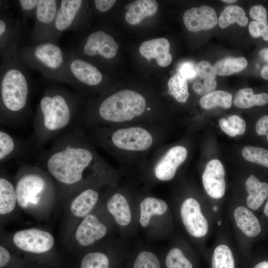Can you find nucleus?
Here are the masks:
<instances>
[{"instance_id": "f257e3e1", "label": "nucleus", "mask_w": 268, "mask_h": 268, "mask_svg": "<svg viewBox=\"0 0 268 268\" xmlns=\"http://www.w3.org/2000/svg\"><path fill=\"white\" fill-rule=\"evenodd\" d=\"M83 127L76 123L40 151L38 162L65 189L78 187L90 169L103 166L88 142Z\"/></svg>"}, {"instance_id": "f03ea898", "label": "nucleus", "mask_w": 268, "mask_h": 268, "mask_svg": "<svg viewBox=\"0 0 268 268\" xmlns=\"http://www.w3.org/2000/svg\"><path fill=\"white\" fill-rule=\"evenodd\" d=\"M84 103L83 94L78 92L57 83L48 85L34 117L32 148L41 151L48 142L74 125Z\"/></svg>"}, {"instance_id": "7ed1b4c3", "label": "nucleus", "mask_w": 268, "mask_h": 268, "mask_svg": "<svg viewBox=\"0 0 268 268\" xmlns=\"http://www.w3.org/2000/svg\"><path fill=\"white\" fill-rule=\"evenodd\" d=\"M0 122L13 125L30 114L31 81L18 50L0 58Z\"/></svg>"}, {"instance_id": "20e7f679", "label": "nucleus", "mask_w": 268, "mask_h": 268, "mask_svg": "<svg viewBox=\"0 0 268 268\" xmlns=\"http://www.w3.org/2000/svg\"><path fill=\"white\" fill-rule=\"evenodd\" d=\"M146 101L140 94L129 89L121 90L105 97L95 109L82 107L76 123L90 127L98 123H119L141 115Z\"/></svg>"}, {"instance_id": "39448f33", "label": "nucleus", "mask_w": 268, "mask_h": 268, "mask_svg": "<svg viewBox=\"0 0 268 268\" xmlns=\"http://www.w3.org/2000/svg\"><path fill=\"white\" fill-rule=\"evenodd\" d=\"M18 56L27 68L39 71L49 80L64 83L67 52L57 43L45 41L21 46Z\"/></svg>"}, {"instance_id": "423d86ee", "label": "nucleus", "mask_w": 268, "mask_h": 268, "mask_svg": "<svg viewBox=\"0 0 268 268\" xmlns=\"http://www.w3.org/2000/svg\"><path fill=\"white\" fill-rule=\"evenodd\" d=\"M46 172L40 167L22 165L15 185L17 203L21 208L28 204H37L51 189Z\"/></svg>"}, {"instance_id": "0eeeda50", "label": "nucleus", "mask_w": 268, "mask_h": 268, "mask_svg": "<svg viewBox=\"0 0 268 268\" xmlns=\"http://www.w3.org/2000/svg\"><path fill=\"white\" fill-rule=\"evenodd\" d=\"M93 134V138L101 144L111 145L127 151H144L149 148L153 143L151 134L138 127L119 129L110 133L97 130Z\"/></svg>"}, {"instance_id": "6e6552de", "label": "nucleus", "mask_w": 268, "mask_h": 268, "mask_svg": "<svg viewBox=\"0 0 268 268\" xmlns=\"http://www.w3.org/2000/svg\"><path fill=\"white\" fill-rule=\"evenodd\" d=\"M103 79V73L95 65L70 50L67 52L65 84L83 94L85 89L100 85Z\"/></svg>"}, {"instance_id": "1a4fd4ad", "label": "nucleus", "mask_w": 268, "mask_h": 268, "mask_svg": "<svg viewBox=\"0 0 268 268\" xmlns=\"http://www.w3.org/2000/svg\"><path fill=\"white\" fill-rule=\"evenodd\" d=\"M86 3L82 0H61L53 26L46 41L57 43L64 32L80 30L85 20Z\"/></svg>"}, {"instance_id": "9d476101", "label": "nucleus", "mask_w": 268, "mask_h": 268, "mask_svg": "<svg viewBox=\"0 0 268 268\" xmlns=\"http://www.w3.org/2000/svg\"><path fill=\"white\" fill-rule=\"evenodd\" d=\"M118 49L119 45L113 37L100 29L82 39L70 50L85 60L97 57L110 60L116 56Z\"/></svg>"}, {"instance_id": "9b49d317", "label": "nucleus", "mask_w": 268, "mask_h": 268, "mask_svg": "<svg viewBox=\"0 0 268 268\" xmlns=\"http://www.w3.org/2000/svg\"><path fill=\"white\" fill-rule=\"evenodd\" d=\"M0 1V58H2L21 47L26 30L25 22L10 14L6 2Z\"/></svg>"}, {"instance_id": "f8f14e48", "label": "nucleus", "mask_w": 268, "mask_h": 268, "mask_svg": "<svg viewBox=\"0 0 268 268\" xmlns=\"http://www.w3.org/2000/svg\"><path fill=\"white\" fill-rule=\"evenodd\" d=\"M61 0H39L33 28L30 34L31 44L46 41L53 26Z\"/></svg>"}, {"instance_id": "ddd939ff", "label": "nucleus", "mask_w": 268, "mask_h": 268, "mask_svg": "<svg viewBox=\"0 0 268 268\" xmlns=\"http://www.w3.org/2000/svg\"><path fill=\"white\" fill-rule=\"evenodd\" d=\"M12 240L19 249L35 254L50 250L55 243L54 238L51 233L36 228L18 231L14 234Z\"/></svg>"}, {"instance_id": "4468645a", "label": "nucleus", "mask_w": 268, "mask_h": 268, "mask_svg": "<svg viewBox=\"0 0 268 268\" xmlns=\"http://www.w3.org/2000/svg\"><path fill=\"white\" fill-rule=\"evenodd\" d=\"M182 222L188 232L195 238L204 237L209 230V223L203 215L201 205L194 198L186 199L180 207Z\"/></svg>"}, {"instance_id": "2eb2a0df", "label": "nucleus", "mask_w": 268, "mask_h": 268, "mask_svg": "<svg viewBox=\"0 0 268 268\" xmlns=\"http://www.w3.org/2000/svg\"><path fill=\"white\" fill-rule=\"evenodd\" d=\"M225 170L217 159L209 161L202 175V182L206 194L214 199H221L226 190Z\"/></svg>"}, {"instance_id": "dca6fc26", "label": "nucleus", "mask_w": 268, "mask_h": 268, "mask_svg": "<svg viewBox=\"0 0 268 268\" xmlns=\"http://www.w3.org/2000/svg\"><path fill=\"white\" fill-rule=\"evenodd\" d=\"M188 151L182 146H175L169 149L159 160L154 167L156 177L162 181L172 179L178 168L187 158Z\"/></svg>"}, {"instance_id": "f3484780", "label": "nucleus", "mask_w": 268, "mask_h": 268, "mask_svg": "<svg viewBox=\"0 0 268 268\" xmlns=\"http://www.w3.org/2000/svg\"><path fill=\"white\" fill-rule=\"evenodd\" d=\"M183 21L189 31L197 32L214 27L218 20L214 9L202 5L187 10L183 15Z\"/></svg>"}, {"instance_id": "a211bd4d", "label": "nucleus", "mask_w": 268, "mask_h": 268, "mask_svg": "<svg viewBox=\"0 0 268 268\" xmlns=\"http://www.w3.org/2000/svg\"><path fill=\"white\" fill-rule=\"evenodd\" d=\"M107 229L93 214L84 217L77 227L75 236L77 242L82 246H88L104 237Z\"/></svg>"}, {"instance_id": "6ab92c4d", "label": "nucleus", "mask_w": 268, "mask_h": 268, "mask_svg": "<svg viewBox=\"0 0 268 268\" xmlns=\"http://www.w3.org/2000/svg\"><path fill=\"white\" fill-rule=\"evenodd\" d=\"M169 51V42L165 38L145 41L139 48V53L147 61L155 59L157 64L161 67H167L172 62V57Z\"/></svg>"}, {"instance_id": "aec40b11", "label": "nucleus", "mask_w": 268, "mask_h": 268, "mask_svg": "<svg viewBox=\"0 0 268 268\" xmlns=\"http://www.w3.org/2000/svg\"><path fill=\"white\" fill-rule=\"evenodd\" d=\"M233 217L236 226L245 236L254 238L261 233L262 228L258 218L247 206H237L234 210Z\"/></svg>"}, {"instance_id": "412c9836", "label": "nucleus", "mask_w": 268, "mask_h": 268, "mask_svg": "<svg viewBox=\"0 0 268 268\" xmlns=\"http://www.w3.org/2000/svg\"><path fill=\"white\" fill-rule=\"evenodd\" d=\"M158 8L154 0H135L126 6V20L131 25H136L145 18L155 14Z\"/></svg>"}, {"instance_id": "4be33fe9", "label": "nucleus", "mask_w": 268, "mask_h": 268, "mask_svg": "<svg viewBox=\"0 0 268 268\" xmlns=\"http://www.w3.org/2000/svg\"><path fill=\"white\" fill-rule=\"evenodd\" d=\"M248 195L246 205L251 210L258 209L268 197V184L261 182L254 175H251L245 182Z\"/></svg>"}, {"instance_id": "5701e85b", "label": "nucleus", "mask_w": 268, "mask_h": 268, "mask_svg": "<svg viewBox=\"0 0 268 268\" xmlns=\"http://www.w3.org/2000/svg\"><path fill=\"white\" fill-rule=\"evenodd\" d=\"M26 145L7 132L0 130V162L3 163L9 159L23 156Z\"/></svg>"}, {"instance_id": "b1692460", "label": "nucleus", "mask_w": 268, "mask_h": 268, "mask_svg": "<svg viewBox=\"0 0 268 268\" xmlns=\"http://www.w3.org/2000/svg\"><path fill=\"white\" fill-rule=\"evenodd\" d=\"M99 193L93 189H86L77 195L72 201L70 210L77 217H84L88 214L97 202Z\"/></svg>"}, {"instance_id": "393cba45", "label": "nucleus", "mask_w": 268, "mask_h": 268, "mask_svg": "<svg viewBox=\"0 0 268 268\" xmlns=\"http://www.w3.org/2000/svg\"><path fill=\"white\" fill-rule=\"evenodd\" d=\"M108 211L113 216L117 224L126 226L131 221V212L128 202L122 194L112 195L107 203Z\"/></svg>"}, {"instance_id": "a878e982", "label": "nucleus", "mask_w": 268, "mask_h": 268, "mask_svg": "<svg viewBox=\"0 0 268 268\" xmlns=\"http://www.w3.org/2000/svg\"><path fill=\"white\" fill-rule=\"evenodd\" d=\"M140 216L139 222L142 227H146L152 215H163L167 210L166 202L162 200L153 197L143 199L140 203Z\"/></svg>"}, {"instance_id": "bb28decb", "label": "nucleus", "mask_w": 268, "mask_h": 268, "mask_svg": "<svg viewBox=\"0 0 268 268\" xmlns=\"http://www.w3.org/2000/svg\"><path fill=\"white\" fill-rule=\"evenodd\" d=\"M17 202L15 186L7 179L0 178V214L11 212Z\"/></svg>"}, {"instance_id": "cd10ccee", "label": "nucleus", "mask_w": 268, "mask_h": 268, "mask_svg": "<svg viewBox=\"0 0 268 268\" xmlns=\"http://www.w3.org/2000/svg\"><path fill=\"white\" fill-rule=\"evenodd\" d=\"M268 103V94L262 93L254 94L251 88L240 89L236 94L234 104L239 108L247 109L254 106H263Z\"/></svg>"}, {"instance_id": "c85d7f7f", "label": "nucleus", "mask_w": 268, "mask_h": 268, "mask_svg": "<svg viewBox=\"0 0 268 268\" xmlns=\"http://www.w3.org/2000/svg\"><path fill=\"white\" fill-rule=\"evenodd\" d=\"M237 22L245 27L248 23L244 10L238 5H229L224 8L218 18V24L221 28H227L230 24Z\"/></svg>"}, {"instance_id": "c756f323", "label": "nucleus", "mask_w": 268, "mask_h": 268, "mask_svg": "<svg viewBox=\"0 0 268 268\" xmlns=\"http://www.w3.org/2000/svg\"><path fill=\"white\" fill-rule=\"evenodd\" d=\"M244 57L226 58L217 61L213 66L214 70L220 76H226L241 71L247 66Z\"/></svg>"}, {"instance_id": "7c9ffc66", "label": "nucleus", "mask_w": 268, "mask_h": 268, "mask_svg": "<svg viewBox=\"0 0 268 268\" xmlns=\"http://www.w3.org/2000/svg\"><path fill=\"white\" fill-rule=\"evenodd\" d=\"M232 95L223 90H214L202 96L200 99L202 108L209 109L216 107L230 108L232 105Z\"/></svg>"}, {"instance_id": "2f4dec72", "label": "nucleus", "mask_w": 268, "mask_h": 268, "mask_svg": "<svg viewBox=\"0 0 268 268\" xmlns=\"http://www.w3.org/2000/svg\"><path fill=\"white\" fill-rule=\"evenodd\" d=\"M212 268H235V261L232 251L227 244L216 246L211 259Z\"/></svg>"}, {"instance_id": "473e14b6", "label": "nucleus", "mask_w": 268, "mask_h": 268, "mask_svg": "<svg viewBox=\"0 0 268 268\" xmlns=\"http://www.w3.org/2000/svg\"><path fill=\"white\" fill-rule=\"evenodd\" d=\"M169 94L180 103H185L189 96L187 79L179 73L174 74L168 82Z\"/></svg>"}, {"instance_id": "72a5a7b5", "label": "nucleus", "mask_w": 268, "mask_h": 268, "mask_svg": "<svg viewBox=\"0 0 268 268\" xmlns=\"http://www.w3.org/2000/svg\"><path fill=\"white\" fill-rule=\"evenodd\" d=\"M243 157L248 161L268 168V150L264 148L246 146L242 151Z\"/></svg>"}, {"instance_id": "f704fd0d", "label": "nucleus", "mask_w": 268, "mask_h": 268, "mask_svg": "<svg viewBox=\"0 0 268 268\" xmlns=\"http://www.w3.org/2000/svg\"><path fill=\"white\" fill-rule=\"evenodd\" d=\"M165 265L167 268H193L191 262L178 248H172L168 252Z\"/></svg>"}, {"instance_id": "c9c22d12", "label": "nucleus", "mask_w": 268, "mask_h": 268, "mask_svg": "<svg viewBox=\"0 0 268 268\" xmlns=\"http://www.w3.org/2000/svg\"><path fill=\"white\" fill-rule=\"evenodd\" d=\"M109 259L100 252H91L85 255L80 263V268H109Z\"/></svg>"}, {"instance_id": "e433bc0d", "label": "nucleus", "mask_w": 268, "mask_h": 268, "mask_svg": "<svg viewBox=\"0 0 268 268\" xmlns=\"http://www.w3.org/2000/svg\"><path fill=\"white\" fill-rule=\"evenodd\" d=\"M133 268H160V264L154 254L143 251L137 256Z\"/></svg>"}, {"instance_id": "4c0bfd02", "label": "nucleus", "mask_w": 268, "mask_h": 268, "mask_svg": "<svg viewBox=\"0 0 268 268\" xmlns=\"http://www.w3.org/2000/svg\"><path fill=\"white\" fill-rule=\"evenodd\" d=\"M39 0H17L21 14L24 20L34 18L36 8Z\"/></svg>"}, {"instance_id": "58836bf2", "label": "nucleus", "mask_w": 268, "mask_h": 268, "mask_svg": "<svg viewBox=\"0 0 268 268\" xmlns=\"http://www.w3.org/2000/svg\"><path fill=\"white\" fill-rule=\"evenodd\" d=\"M216 85L215 79L202 80L200 79L194 82L193 89L197 94L203 96L214 91Z\"/></svg>"}, {"instance_id": "ea45409f", "label": "nucleus", "mask_w": 268, "mask_h": 268, "mask_svg": "<svg viewBox=\"0 0 268 268\" xmlns=\"http://www.w3.org/2000/svg\"><path fill=\"white\" fill-rule=\"evenodd\" d=\"M249 30L251 36L254 38L262 36L266 41H268V22L267 20L251 21L249 26Z\"/></svg>"}, {"instance_id": "a19ab883", "label": "nucleus", "mask_w": 268, "mask_h": 268, "mask_svg": "<svg viewBox=\"0 0 268 268\" xmlns=\"http://www.w3.org/2000/svg\"><path fill=\"white\" fill-rule=\"evenodd\" d=\"M197 73L202 80L215 79L216 73L213 66L208 62L202 61L196 66Z\"/></svg>"}, {"instance_id": "79ce46f5", "label": "nucleus", "mask_w": 268, "mask_h": 268, "mask_svg": "<svg viewBox=\"0 0 268 268\" xmlns=\"http://www.w3.org/2000/svg\"><path fill=\"white\" fill-rule=\"evenodd\" d=\"M178 73L186 79H193L197 75L196 67L193 63L185 62L179 67Z\"/></svg>"}, {"instance_id": "37998d69", "label": "nucleus", "mask_w": 268, "mask_h": 268, "mask_svg": "<svg viewBox=\"0 0 268 268\" xmlns=\"http://www.w3.org/2000/svg\"><path fill=\"white\" fill-rule=\"evenodd\" d=\"M230 125L237 135L244 134L246 129V124L244 120L235 115H231L228 118Z\"/></svg>"}, {"instance_id": "c03bdc74", "label": "nucleus", "mask_w": 268, "mask_h": 268, "mask_svg": "<svg viewBox=\"0 0 268 268\" xmlns=\"http://www.w3.org/2000/svg\"><path fill=\"white\" fill-rule=\"evenodd\" d=\"M251 17L256 21L267 20L266 9L262 5H256L252 6L249 11Z\"/></svg>"}, {"instance_id": "a18cd8bd", "label": "nucleus", "mask_w": 268, "mask_h": 268, "mask_svg": "<svg viewBox=\"0 0 268 268\" xmlns=\"http://www.w3.org/2000/svg\"><path fill=\"white\" fill-rule=\"evenodd\" d=\"M256 131L259 135H266L268 141V115L263 116L257 121Z\"/></svg>"}, {"instance_id": "49530a36", "label": "nucleus", "mask_w": 268, "mask_h": 268, "mask_svg": "<svg viewBox=\"0 0 268 268\" xmlns=\"http://www.w3.org/2000/svg\"><path fill=\"white\" fill-rule=\"evenodd\" d=\"M116 1L115 0H95L93 3L97 11L105 12L113 7Z\"/></svg>"}, {"instance_id": "de8ad7c7", "label": "nucleus", "mask_w": 268, "mask_h": 268, "mask_svg": "<svg viewBox=\"0 0 268 268\" xmlns=\"http://www.w3.org/2000/svg\"><path fill=\"white\" fill-rule=\"evenodd\" d=\"M219 125L221 129L229 136L235 137L237 135L228 120L225 118L220 119L219 121Z\"/></svg>"}, {"instance_id": "09e8293b", "label": "nucleus", "mask_w": 268, "mask_h": 268, "mask_svg": "<svg viewBox=\"0 0 268 268\" xmlns=\"http://www.w3.org/2000/svg\"><path fill=\"white\" fill-rule=\"evenodd\" d=\"M10 255L9 251L2 246H0V267H5L9 262Z\"/></svg>"}, {"instance_id": "8fccbe9b", "label": "nucleus", "mask_w": 268, "mask_h": 268, "mask_svg": "<svg viewBox=\"0 0 268 268\" xmlns=\"http://www.w3.org/2000/svg\"><path fill=\"white\" fill-rule=\"evenodd\" d=\"M259 55L262 59L268 62V47L262 49L259 52Z\"/></svg>"}, {"instance_id": "3c124183", "label": "nucleus", "mask_w": 268, "mask_h": 268, "mask_svg": "<svg viewBox=\"0 0 268 268\" xmlns=\"http://www.w3.org/2000/svg\"><path fill=\"white\" fill-rule=\"evenodd\" d=\"M261 75L265 79H268V65H266L261 70Z\"/></svg>"}, {"instance_id": "603ef678", "label": "nucleus", "mask_w": 268, "mask_h": 268, "mask_svg": "<svg viewBox=\"0 0 268 268\" xmlns=\"http://www.w3.org/2000/svg\"><path fill=\"white\" fill-rule=\"evenodd\" d=\"M254 268H268V261H263L257 264Z\"/></svg>"}, {"instance_id": "864d4df0", "label": "nucleus", "mask_w": 268, "mask_h": 268, "mask_svg": "<svg viewBox=\"0 0 268 268\" xmlns=\"http://www.w3.org/2000/svg\"><path fill=\"white\" fill-rule=\"evenodd\" d=\"M264 213L266 216L268 217V200L265 204Z\"/></svg>"}, {"instance_id": "5fc2aeb1", "label": "nucleus", "mask_w": 268, "mask_h": 268, "mask_svg": "<svg viewBox=\"0 0 268 268\" xmlns=\"http://www.w3.org/2000/svg\"><path fill=\"white\" fill-rule=\"evenodd\" d=\"M222 1L226 3H234L237 1V0H222Z\"/></svg>"}]
</instances>
